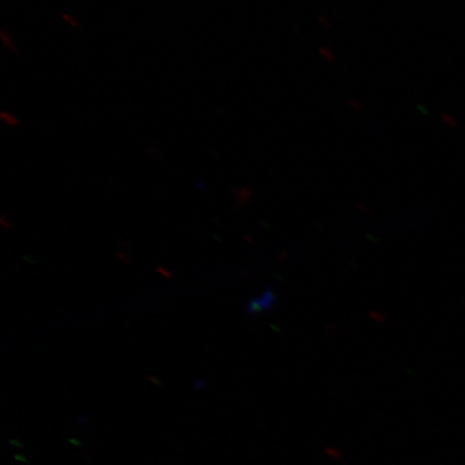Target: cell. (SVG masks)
Wrapping results in <instances>:
<instances>
[{
  "label": "cell",
  "instance_id": "1",
  "mask_svg": "<svg viewBox=\"0 0 465 465\" xmlns=\"http://www.w3.org/2000/svg\"><path fill=\"white\" fill-rule=\"evenodd\" d=\"M273 302V293H272L271 291H266L259 299L252 300V302H250L249 311L260 312L262 311V309L271 308L272 302Z\"/></svg>",
  "mask_w": 465,
  "mask_h": 465
}]
</instances>
